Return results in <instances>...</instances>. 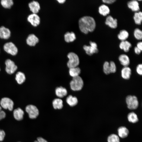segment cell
<instances>
[{"label": "cell", "instance_id": "1", "mask_svg": "<svg viewBox=\"0 0 142 142\" xmlns=\"http://www.w3.org/2000/svg\"><path fill=\"white\" fill-rule=\"evenodd\" d=\"M79 29L84 34L92 32L95 29L96 23L94 18L89 16H85L80 18L79 21Z\"/></svg>", "mask_w": 142, "mask_h": 142}, {"label": "cell", "instance_id": "2", "mask_svg": "<svg viewBox=\"0 0 142 142\" xmlns=\"http://www.w3.org/2000/svg\"><path fill=\"white\" fill-rule=\"evenodd\" d=\"M73 78L70 83L71 89L74 91L81 90L84 85L83 81L82 78L79 76Z\"/></svg>", "mask_w": 142, "mask_h": 142}, {"label": "cell", "instance_id": "3", "mask_svg": "<svg viewBox=\"0 0 142 142\" xmlns=\"http://www.w3.org/2000/svg\"><path fill=\"white\" fill-rule=\"evenodd\" d=\"M67 57L69 60L67 65L69 68L78 67L79 63V60L76 54L73 52H70L68 54Z\"/></svg>", "mask_w": 142, "mask_h": 142}, {"label": "cell", "instance_id": "4", "mask_svg": "<svg viewBox=\"0 0 142 142\" xmlns=\"http://www.w3.org/2000/svg\"><path fill=\"white\" fill-rule=\"evenodd\" d=\"M126 102L128 108L131 110L136 109L139 105V102L135 96L128 95L126 98Z\"/></svg>", "mask_w": 142, "mask_h": 142}, {"label": "cell", "instance_id": "5", "mask_svg": "<svg viewBox=\"0 0 142 142\" xmlns=\"http://www.w3.org/2000/svg\"><path fill=\"white\" fill-rule=\"evenodd\" d=\"M26 111L28 113L29 118L32 119L36 118L39 114L38 109L35 105H29L25 108Z\"/></svg>", "mask_w": 142, "mask_h": 142}, {"label": "cell", "instance_id": "6", "mask_svg": "<svg viewBox=\"0 0 142 142\" xmlns=\"http://www.w3.org/2000/svg\"><path fill=\"white\" fill-rule=\"evenodd\" d=\"M89 43L90 45H85L83 46V49L86 54L89 55H91L94 53H98V50L96 43L91 41Z\"/></svg>", "mask_w": 142, "mask_h": 142}, {"label": "cell", "instance_id": "7", "mask_svg": "<svg viewBox=\"0 0 142 142\" xmlns=\"http://www.w3.org/2000/svg\"><path fill=\"white\" fill-rule=\"evenodd\" d=\"M0 106L5 109H8L10 111L13 109L14 102L10 98L4 97L2 98L0 102Z\"/></svg>", "mask_w": 142, "mask_h": 142}, {"label": "cell", "instance_id": "8", "mask_svg": "<svg viewBox=\"0 0 142 142\" xmlns=\"http://www.w3.org/2000/svg\"><path fill=\"white\" fill-rule=\"evenodd\" d=\"M3 48L6 52L12 55H16L17 53V48L15 44L12 42H9L5 44Z\"/></svg>", "mask_w": 142, "mask_h": 142}, {"label": "cell", "instance_id": "9", "mask_svg": "<svg viewBox=\"0 0 142 142\" xmlns=\"http://www.w3.org/2000/svg\"><path fill=\"white\" fill-rule=\"evenodd\" d=\"M5 64L6 65L5 70L8 74H13L17 69V67L14 63L10 59H7L5 61Z\"/></svg>", "mask_w": 142, "mask_h": 142}, {"label": "cell", "instance_id": "10", "mask_svg": "<svg viewBox=\"0 0 142 142\" xmlns=\"http://www.w3.org/2000/svg\"><path fill=\"white\" fill-rule=\"evenodd\" d=\"M27 20L34 27L37 26L40 23V17L36 14L32 13L29 15L27 18Z\"/></svg>", "mask_w": 142, "mask_h": 142}, {"label": "cell", "instance_id": "11", "mask_svg": "<svg viewBox=\"0 0 142 142\" xmlns=\"http://www.w3.org/2000/svg\"><path fill=\"white\" fill-rule=\"evenodd\" d=\"M105 23L106 25L112 28H115L117 26V19H114L110 16L106 17Z\"/></svg>", "mask_w": 142, "mask_h": 142}, {"label": "cell", "instance_id": "12", "mask_svg": "<svg viewBox=\"0 0 142 142\" xmlns=\"http://www.w3.org/2000/svg\"><path fill=\"white\" fill-rule=\"evenodd\" d=\"M131 73L130 68L128 66L124 67L121 71V76L125 80L129 79L130 78Z\"/></svg>", "mask_w": 142, "mask_h": 142}, {"label": "cell", "instance_id": "13", "mask_svg": "<svg viewBox=\"0 0 142 142\" xmlns=\"http://www.w3.org/2000/svg\"><path fill=\"white\" fill-rule=\"evenodd\" d=\"M39 42V39L34 34L29 35L26 39L27 44L30 46H34Z\"/></svg>", "mask_w": 142, "mask_h": 142}, {"label": "cell", "instance_id": "14", "mask_svg": "<svg viewBox=\"0 0 142 142\" xmlns=\"http://www.w3.org/2000/svg\"><path fill=\"white\" fill-rule=\"evenodd\" d=\"M11 35L9 30L4 26L0 27V38L4 39H8Z\"/></svg>", "mask_w": 142, "mask_h": 142}, {"label": "cell", "instance_id": "15", "mask_svg": "<svg viewBox=\"0 0 142 142\" xmlns=\"http://www.w3.org/2000/svg\"><path fill=\"white\" fill-rule=\"evenodd\" d=\"M24 114V111L19 108L15 109L13 111L14 118L18 121H20L23 119Z\"/></svg>", "mask_w": 142, "mask_h": 142}, {"label": "cell", "instance_id": "16", "mask_svg": "<svg viewBox=\"0 0 142 142\" xmlns=\"http://www.w3.org/2000/svg\"><path fill=\"white\" fill-rule=\"evenodd\" d=\"M28 5L30 10L33 13L36 14L39 12L40 7L38 2L33 1L29 3Z\"/></svg>", "mask_w": 142, "mask_h": 142}, {"label": "cell", "instance_id": "17", "mask_svg": "<svg viewBox=\"0 0 142 142\" xmlns=\"http://www.w3.org/2000/svg\"><path fill=\"white\" fill-rule=\"evenodd\" d=\"M119 60L121 64L124 67L128 66L130 64L129 58L126 54H121L119 57Z\"/></svg>", "mask_w": 142, "mask_h": 142}, {"label": "cell", "instance_id": "18", "mask_svg": "<svg viewBox=\"0 0 142 142\" xmlns=\"http://www.w3.org/2000/svg\"><path fill=\"white\" fill-rule=\"evenodd\" d=\"M127 5L128 8L133 11L138 12L140 10L139 3L136 0H133L129 1L127 3Z\"/></svg>", "mask_w": 142, "mask_h": 142}, {"label": "cell", "instance_id": "19", "mask_svg": "<svg viewBox=\"0 0 142 142\" xmlns=\"http://www.w3.org/2000/svg\"><path fill=\"white\" fill-rule=\"evenodd\" d=\"M55 93L58 97L62 98L67 95V92L65 88L62 87H60L56 88Z\"/></svg>", "mask_w": 142, "mask_h": 142}, {"label": "cell", "instance_id": "20", "mask_svg": "<svg viewBox=\"0 0 142 142\" xmlns=\"http://www.w3.org/2000/svg\"><path fill=\"white\" fill-rule=\"evenodd\" d=\"M118 134L120 138H124L126 137L129 134V131L127 128L123 126L119 127L118 130Z\"/></svg>", "mask_w": 142, "mask_h": 142}, {"label": "cell", "instance_id": "21", "mask_svg": "<svg viewBox=\"0 0 142 142\" xmlns=\"http://www.w3.org/2000/svg\"><path fill=\"white\" fill-rule=\"evenodd\" d=\"M120 48L123 49L125 52H128L130 48L131 47V44L128 41L126 40L122 41L119 45Z\"/></svg>", "mask_w": 142, "mask_h": 142}, {"label": "cell", "instance_id": "22", "mask_svg": "<svg viewBox=\"0 0 142 142\" xmlns=\"http://www.w3.org/2000/svg\"><path fill=\"white\" fill-rule=\"evenodd\" d=\"M15 79L18 84H22L25 80L26 77L25 75L23 72H18L16 74Z\"/></svg>", "mask_w": 142, "mask_h": 142}, {"label": "cell", "instance_id": "23", "mask_svg": "<svg viewBox=\"0 0 142 142\" xmlns=\"http://www.w3.org/2000/svg\"><path fill=\"white\" fill-rule=\"evenodd\" d=\"M66 101L69 105L73 106L76 105L78 103L77 98L75 97H73L70 95L67 98Z\"/></svg>", "mask_w": 142, "mask_h": 142}, {"label": "cell", "instance_id": "24", "mask_svg": "<svg viewBox=\"0 0 142 142\" xmlns=\"http://www.w3.org/2000/svg\"><path fill=\"white\" fill-rule=\"evenodd\" d=\"M80 72V69L78 67L69 68V74L73 78L79 76Z\"/></svg>", "mask_w": 142, "mask_h": 142}, {"label": "cell", "instance_id": "25", "mask_svg": "<svg viewBox=\"0 0 142 142\" xmlns=\"http://www.w3.org/2000/svg\"><path fill=\"white\" fill-rule=\"evenodd\" d=\"M98 11L100 14L105 16L109 13L110 10L108 6L105 4H102L99 7Z\"/></svg>", "mask_w": 142, "mask_h": 142}, {"label": "cell", "instance_id": "26", "mask_svg": "<svg viewBox=\"0 0 142 142\" xmlns=\"http://www.w3.org/2000/svg\"><path fill=\"white\" fill-rule=\"evenodd\" d=\"M64 39L67 42H70L73 41L76 38L75 33L73 32L66 33L64 36Z\"/></svg>", "mask_w": 142, "mask_h": 142}, {"label": "cell", "instance_id": "27", "mask_svg": "<svg viewBox=\"0 0 142 142\" xmlns=\"http://www.w3.org/2000/svg\"><path fill=\"white\" fill-rule=\"evenodd\" d=\"M52 105L54 108L55 109H60L63 107V102L60 98H56L52 102Z\"/></svg>", "mask_w": 142, "mask_h": 142}, {"label": "cell", "instance_id": "28", "mask_svg": "<svg viewBox=\"0 0 142 142\" xmlns=\"http://www.w3.org/2000/svg\"><path fill=\"white\" fill-rule=\"evenodd\" d=\"M133 18L135 24L138 25H140L142 21V12L139 11L135 12L134 13Z\"/></svg>", "mask_w": 142, "mask_h": 142}, {"label": "cell", "instance_id": "29", "mask_svg": "<svg viewBox=\"0 0 142 142\" xmlns=\"http://www.w3.org/2000/svg\"><path fill=\"white\" fill-rule=\"evenodd\" d=\"M127 117L129 121L132 123H135L138 121L137 115L134 112H131L129 113Z\"/></svg>", "mask_w": 142, "mask_h": 142}, {"label": "cell", "instance_id": "30", "mask_svg": "<svg viewBox=\"0 0 142 142\" xmlns=\"http://www.w3.org/2000/svg\"><path fill=\"white\" fill-rule=\"evenodd\" d=\"M129 34L128 32L125 30H121L118 35V39L122 41L125 40L128 37Z\"/></svg>", "mask_w": 142, "mask_h": 142}, {"label": "cell", "instance_id": "31", "mask_svg": "<svg viewBox=\"0 0 142 142\" xmlns=\"http://www.w3.org/2000/svg\"><path fill=\"white\" fill-rule=\"evenodd\" d=\"M1 3L3 7L8 8H10L13 4L12 0H2Z\"/></svg>", "mask_w": 142, "mask_h": 142}, {"label": "cell", "instance_id": "32", "mask_svg": "<svg viewBox=\"0 0 142 142\" xmlns=\"http://www.w3.org/2000/svg\"><path fill=\"white\" fill-rule=\"evenodd\" d=\"M108 142H120L119 136L115 134L109 135L107 138Z\"/></svg>", "mask_w": 142, "mask_h": 142}, {"label": "cell", "instance_id": "33", "mask_svg": "<svg viewBox=\"0 0 142 142\" xmlns=\"http://www.w3.org/2000/svg\"><path fill=\"white\" fill-rule=\"evenodd\" d=\"M134 36L135 38L138 40H141L142 38V31L138 28H136L134 31Z\"/></svg>", "mask_w": 142, "mask_h": 142}, {"label": "cell", "instance_id": "34", "mask_svg": "<svg viewBox=\"0 0 142 142\" xmlns=\"http://www.w3.org/2000/svg\"><path fill=\"white\" fill-rule=\"evenodd\" d=\"M103 71L104 73L106 74H108L110 73L109 63L107 61H105L104 63L103 67Z\"/></svg>", "mask_w": 142, "mask_h": 142}, {"label": "cell", "instance_id": "35", "mask_svg": "<svg viewBox=\"0 0 142 142\" xmlns=\"http://www.w3.org/2000/svg\"><path fill=\"white\" fill-rule=\"evenodd\" d=\"M110 70V73H114L116 71V67L115 63L111 61L109 63Z\"/></svg>", "mask_w": 142, "mask_h": 142}, {"label": "cell", "instance_id": "36", "mask_svg": "<svg viewBox=\"0 0 142 142\" xmlns=\"http://www.w3.org/2000/svg\"><path fill=\"white\" fill-rule=\"evenodd\" d=\"M136 71L137 73L140 75L142 74V65L141 64H138L136 68Z\"/></svg>", "mask_w": 142, "mask_h": 142}, {"label": "cell", "instance_id": "37", "mask_svg": "<svg viewBox=\"0 0 142 142\" xmlns=\"http://www.w3.org/2000/svg\"><path fill=\"white\" fill-rule=\"evenodd\" d=\"M6 116V113L2 110V107L0 106V120L4 118Z\"/></svg>", "mask_w": 142, "mask_h": 142}, {"label": "cell", "instance_id": "38", "mask_svg": "<svg viewBox=\"0 0 142 142\" xmlns=\"http://www.w3.org/2000/svg\"><path fill=\"white\" fill-rule=\"evenodd\" d=\"M5 136V133L4 131L0 129V141L3 140Z\"/></svg>", "mask_w": 142, "mask_h": 142}, {"label": "cell", "instance_id": "39", "mask_svg": "<svg viewBox=\"0 0 142 142\" xmlns=\"http://www.w3.org/2000/svg\"><path fill=\"white\" fill-rule=\"evenodd\" d=\"M34 142H48L46 140L41 137H38L37 140L35 141Z\"/></svg>", "mask_w": 142, "mask_h": 142}, {"label": "cell", "instance_id": "40", "mask_svg": "<svg viewBox=\"0 0 142 142\" xmlns=\"http://www.w3.org/2000/svg\"><path fill=\"white\" fill-rule=\"evenodd\" d=\"M115 0H103L102 1L104 3L107 4H112L114 2Z\"/></svg>", "mask_w": 142, "mask_h": 142}, {"label": "cell", "instance_id": "41", "mask_svg": "<svg viewBox=\"0 0 142 142\" xmlns=\"http://www.w3.org/2000/svg\"><path fill=\"white\" fill-rule=\"evenodd\" d=\"M135 53L137 54H139L141 53L142 50L136 47H135L134 49Z\"/></svg>", "mask_w": 142, "mask_h": 142}, {"label": "cell", "instance_id": "42", "mask_svg": "<svg viewBox=\"0 0 142 142\" xmlns=\"http://www.w3.org/2000/svg\"><path fill=\"white\" fill-rule=\"evenodd\" d=\"M142 42H139L137 43L136 47L138 48L141 50H142Z\"/></svg>", "mask_w": 142, "mask_h": 142}, {"label": "cell", "instance_id": "43", "mask_svg": "<svg viewBox=\"0 0 142 142\" xmlns=\"http://www.w3.org/2000/svg\"><path fill=\"white\" fill-rule=\"evenodd\" d=\"M57 1L60 3H63L65 1V0H57Z\"/></svg>", "mask_w": 142, "mask_h": 142}, {"label": "cell", "instance_id": "44", "mask_svg": "<svg viewBox=\"0 0 142 142\" xmlns=\"http://www.w3.org/2000/svg\"></svg>", "mask_w": 142, "mask_h": 142}]
</instances>
